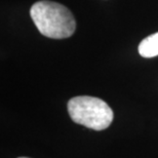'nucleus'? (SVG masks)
<instances>
[{
  "label": "nucleus",
  "instance_id": "nucleus-1",
  "mask_svg": "<svg viewBox=\"0 0 158 158\" xmlns=\"http://www.w3.org/2000/svg\"><path fill=\"white\" fill-rule=\"evenodd\" d=\"M30 15L39 32L48 38H68L76 29V21L70 9L55 1L41 0L34 3Z\"/></svg>",
  "mask_w": 158,
  "mask_h": 158
},
{
  "label": "nucleus",
  "instance_id": "nucleus-2",
  "mask_svg": "<svg viewBox=\"0 0 158 158\" xmlns=\"http://www.w3.org/2000/svg\"><path fill=\"white\" fill-rule=\"evenodd\" d=\"M68 112L75 123L94 131L109 127L113 121L112 109L105 101L89 96L74 97L68 102Z\"/></svg>",
  "mask_w": 158,
  "mask_h": 158
},
{
  "label": "nucleus",
  "instance_id": "nucleus-3",
  "mask_svg": "<svg viewBox=\"0 0 158 158\" xmlns=\"http://www.w3.org/2000/svg\"><path fill=\"white\" fill-rule=\"evenodd\" d=\"M138 50L143 58H153L158 56V32L142 40Z\"/></svg>",
  "mask_w": 158,
  "mask_h": 158
},
{
  "label": "nucleus",
  "instance_id": "nucleus-4",
  "mask_svg": "<svg viewBox=\"0 0 158 158\" xmlns=\"http://www.w3.org/2000/svg\"><path fill=\"white\" fill-rule=\"evenodd\" d=\"M19 158H28V157H19Z\"/></svg>",
  "mask_w": 158,
  "mask_h": 158
}]
</instances>
